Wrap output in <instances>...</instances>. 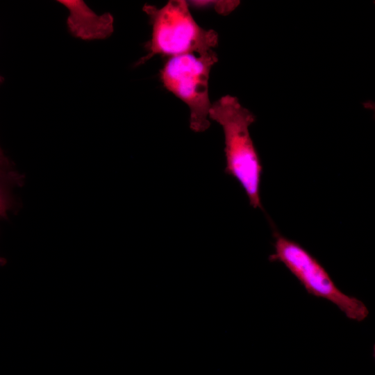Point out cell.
<instances>
[{
  "mask_svg": "<svg viewBox=\"0 0 375 375\" xmlns=\"http://www.w3.org/2000/svg\"><path fill=\"white\" fill-rule=\"evenodd\" d=\"M209 119L223 129L226 173L239 182L250 205L262 209L260 187L262 167L249 132L254 115L235 97L226 95L211 104Z\"/></svg>",
  "mask_w": 375,
  "mask_h": 375,
  "instance_id": "obj_1",
  "label": "cell"
},
{
  "mask_svg": "<svg viewBox=\"0 0 375 375\" xmlns=\"http://www.w3.org/2000/svg\"><path fill=\"white\" fill-rule=\"evenodd\" d=\"M142 10L149 17L152 33L146 46L147 53L137 65L156 55L169 58L189 53L202 55L217 45L216 31L199 26L185 1L171 0L161 8L145 4Z\"/></svg>",
  "mask_w": 375,
  "mask_h": 375,
  "instance_id": "obj_2",
  "label": "cell"
},
{
  "mask_svg": "<svg viewBox=\"0 0 375 375\" xmlns=\"http://www.w3.org/2000/svg\"><path fill=\"white\" fill-rule=\"evenodd\" d=\"M217 60L213 50L198 56L180 55L170 57L160 72L164 87L188 106L190 127L194 132H203L210 124L208 80Z\"/></svg>",
  "mask_w": 375,
  "mask_h": 375,
  "instance_id": "obj_3",
  "label": "cell"
},
{
  "mask_svg": "<svg viewBox=\"0 0 375 375\" xmlns=\"http://www.w3.org/2000/svg\"><path fill=\"white\" fill-rule=\"evenodd\" d=\"M270 261H278L289 269L311 295L335 304L350 319L362 322L369 315L365 304L342 292L320 262L306 249L278 233Z\"/></svg>",
  "mask_w": 375,
  "mask_h": 375,
  "instance_id": "obj_4",
  "label": "cell"
},
{
  "mask_svg": "<svg viewBox=\"0 0 375 375\" xmlns=\"http://www.w3.org/2000/svg\"><path fill=\"white\" fill-rule=\"evenodd\" d=\"M70 10L68 19L72 31L85 39L105 38L113 31V18L108 14L97 15L83 2L62 1Z\"/></svg>",
  "mask_w": 375,
  "mask_h": 375,
  "instance_id": "obj_5",
  "label": "cell"
},
{
  "mask_svg": "<svg viewBox=\"0 0 375 375\" xmlns=\"http://www.w3.org/2000/svg\"><path fill=\"white\" fill-rule=\"evenodd\" d=\"M19 174L6 158H0V220L6 219L15 206L14 189L20 183Z\"/></svg>",
  "mask_w": 375,
  "mask_h": 375,
  "instance_id": "obj_6",
  "label": "cell"
},
{
  "mask_svg": "<svg viewBox=\"0 0 375 375\" xmlns=\"http://www.w3.org/2000/svg\"><path fill=\"white\" fill-rule=\"evenodd\" d=\"M193 4L204 6L212 5L215 10L220 14H228L233 11L239 4L238 1H194Z\"/></svg>",
  "mask_w": 375,
  "mask_h": 375,
  "instance_id": "obj_7",
  "label": "cell"
},
{
  "mask_svg": "<svg viewBox=\"0 0 375 375\" xmlns=\"http://www.w3.org/2000/svg\"><path fill=\"white\" fill-rule=\"evenodd\" d=\"M6 262V260L0 256V266L5 265Z\"/></svg>",
  "mask_w": 375,
  "mask_h": 375,
  "instance_id": "obj_8",
  "label": "cell"
},
{
  "mask_svg": "<svg viewBox=\"0 0 375 375\" xmlns=\"http://www.w3.org/2000/svg\"><path fill=\"white\" fill-rule=\"evenodd\" d=\"M0 158H6L1 148H0Z\"/></svg>",
  "mask_w": 375,
  "mask_h": 375,
  "instance_id": "obj_9",
  "label": "cell"
}]
</instances>
